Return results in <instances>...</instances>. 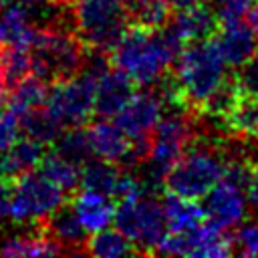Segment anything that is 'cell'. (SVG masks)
Here are the masks:
<instances>
[{
	"label": "cell",
	"mask_w": 258,
	"mask_h": 258,
	"mask_svg": "<svg viewBox=\"0 0 258 258\" xmlns=\"http://www.w3.org/2000/svg\"><path fill=\"white\" fill-rule=\"evenodd\" d=\"M44 145L40 141H34L26 135L18 137L10 147L0 151V175L14 179L22 173L34 171L42 157H44Z\"/></svg>",
	"instance_id": "obj_19"
},
{
	"label": "cell",
	"mask_w": 258,
	"mask_h": 258,
	"mask_svg": "<svg viewBox=\"0 0 258 258\" xmlns=\"http://www.w3.org/2000/svg\"><path fill=\"white\" fill-rule=\"evenodd\" d=\"M97 83V77L89 75L87 71H81L71 79L50 85L46 107L60 121L62 127L85 125L93 117Z\"/></svg>",
	"instance_id": "obj_8"
},
{
	"label": "cell",
	"mask_w": 258,
	"mask_h": 258,
	"mask_svg": "<svg viewBox=\"0 0 258 258\" xmlns=\"http://www.w3.org/2000/svg\"><path fill=\"white\" fill-rule=\"evenodd\" d=\"M8 2H12V0H0V8H2V6H6Z\"/></svg>",
	"instance_id": "obj_37"
},
{
	"label": "cell",
	"mask_w": 258,
	"mask_h": 258,
	"mask_svg": "<svg viewBox=\"0 0 258 258\" xmlns=\"http://www.w3.org/2000/svg\"><path fill=\"white\" fill-rule=\"evenodd\" d=\"M87 254L89 256H99V258H117V256H129V254H139L135 244L119 230H109L103 228L99 232H93L87 240Z\"/></svg>",
	"instance_id": "obj_26"
},
{
	"label": "cell",
	"mask_w": 258,
	"mask_h": 258,
	"mask_svg": "<svg viewBox=\"0 0 258 258\" xmlns=\"http://www.w3.org/2000/svg\"><path fill=\"white\" fill-rule=\"evenodd\" d=\"M125 12L133 26L161 28L169 22L173 8L169 0H125Z\"/></svg>",
	"instance_id": "obj_24"
},
{
	"label": "cell",
	"mask_w": 258,
	"mask_h": 258,
	"mask_svg": "<svg viewBox=\"0 0 258 258\" xmlns=\"http://www.w3.org/2000/svg\"><path fill=\"white\" fill-rule=\"evenodd\" d=\"M135 83L119 69L111 67L97 83V97H95V115L111 119L115 117L137 93Z\"/></svg>",
	"instance_id": "obj_14"
},
{
	"label": "cell",
	"mask_w": 258,
	"mask_h": 258,
	"mask_svg": "<svg viewBox=\"0 0 258 258\" xmlns=\"http://www.w3.org/2000/svg\"><path fill=\"white\" fill-rule=\"evenodd\" d=\"M52 145H54V151H58L67 159L75 161L77 165H83L87 159L93 157L89 129H85L83 125L67 127V131H62Z\"/></svg>",
	"instance_id": "obj_27"
},
{
	"label": "cell",
	"mask_w": 258,
	"mask_h": 258,
	"mask_svg": "<svg viewBox=\"0 0 258 258\" xmlns=\"http://www.w3.org/2000/svg\"><path fill=\"white\" fill-rule=\"evenodd\" d=\"M89 137H91V147L95 157L119 163L121 167H135L133 141L119 127L117 121L99 117L89 125Z\"/></svg>",
	"instance_id": "obj_11"
},
{
	"label": "cell",
	"mask_w": 258,
	"mask_h": 258,
	"mask_svg": "<svg viewBox=\"0 0 258 258\" xmlns=\"http://www.w3.org/2000/svg\"><path fill=\"white\" fill-rule=\"evenodd\" d=\"M38 169H40L42 175H46L50 181H54L60 189H64L71 196L81 185V165H77L75 161L67 159L64 155H60L54 149L44 153Z\"/></svg>",
	"instance_id": "obj_25"
},
{
	"label": "cell",
	"mask_w": 258,
	"mask_h": 258,
	"mask_svg": "<svg viewBox=\"0 0 258 258\" xmlns=\"http://www.w3.org/2000/svg\"><path fill=\"white\" fill-rule=\"evenodd\" d=\"M18 121H20L22 135H26L34 141H40L42 145H52L58 139V135L62 133L60 121L50 113V109L46 105L18 115Z\"/></svg>",
	"instance_id": "obj_23"
},
{
	"label": "cell",
	"mask_w": 258,
	"mask_h": 258,
	"mask_svg": "<svg viewBox=\"0 0 258 258\" xmlns=\"http://www.w3.org/2000/svg\"><path fill=\"white\" fill-rule=\"evenodd\" d=\"M165 111L163 99L155 87H147L133 95V99L115 115L119 127L131 137V141H149L151 133Z\"/></svg>",
	"instance_id": "obj_9"
},
{
	"label": "cell",
	"mask_w": 258,
	"mask_h": 258,
	"mask_svg": "<svg viewBox=\"0 0 258 258\" xmlns=\"http://www.w3.org/2000/svg\"><path fill=\"white\" fill-rule=\"evenodd\" d=\"M214 38L230 69H236L238 64H242L248 56H252L258 50L256 34L248 26V22H242V20L220 24Z\"/></svg>",
	"instance_id": "obj_15"
},
{
	"label": "cell",
	"mask_w": 258,
	"mask_h": 258,
	"mask_svg": "<svg viewBox=\"0 0 258 258\" xmlns=\"http://www.w3.org/2000/svg\"><path fill=\"white\" fill-rule=\"evenodd\" d=\"M71 18L87 48L107 52L129 26L125 0H77L71 6Z\"/></svg>",
	"instance_id": "obj_5"
},
{
	"label": "cell",
	"mask_w": 258,
	"mask_h": 258,
	"mask_svg": "<svg viewBox=\"0 0 258 258\" xmlns=\"http://www.w3.org/2000/svg\"><path fill=\"white\" fill-rule=\"evenodd\" d=\"M62 254L60 246L46 234L42 222L32 224V228L16 232L2 240L0 256H56Z\"/></svg>",
	"instance_id": "obj_18"
},
{
	"label": "cell",
	"mask_w": 258,
	"mask_h": 258,
	"mask_svg": "<svg viewBox=\"0 0 258 258\" xmlns=\"http://www.w3.org/2000/svg\"><path fill=\"white\" fill-rule=\"evenodd\" d=\"M20 121L18 115L8 107V105H0V151H4L6 147H10L18 135H20Z\"/></svg>",
	"instance_id": "obj_31"
},
{
	"label": "cell",
	"mask_w": 258,
	"mask_h": 258,
	"mask_svg": "<svg viewBox=\"0 0 258 258\" xmlns=\"http://www.w3.org/2000/svg\"><path fill=\"white\" fill-rule=\"evenodd\" d=\"M226 137H196L165 177V191L183 198H206L224 177Z\"/></svg>",
	"instance_id": "obj_2"
},
{
	"label": "cell",
	"mask_w": 258,
	"mask_h": 258,
	"mask_svg": "<svg viewBox=\"0 0 258 258\" xmlns=\"http://www.w3.org/2000/svg\"><path fill=\"white\" fill-rule=\"evenodd\" d=\"M202 2H210V0H169V4H171L173 10H181V8H187V6H196V4H202Z\"/></svg>",
	"instance_id": "obj_35"
},
{
	"label": "cell",
	"mask_w": 258,
	"mask_h": 258,
	"mask_svg": "<svg viewBox=\"0 0 258 258\" xmlns=\"http://www.w3.org/2000/svg\"><path fill=\"white\" fill-rule=\"evenodd\" d=\"M228 62L214 36L187 42L173 64V75L179 83L187 107L198 113L202 103L230 77Z\"/></svg>",
	"instance_id": "obj_4"
},
{
	"label": "cell",
	"mask_w": 258,
	"mask_h": 258,
	"mask_svg": "<svg viewBox=\"0 0 258 258\" xmlns=\"http://www.w3.org/2000/svg\"><path fill=\"white\" fill-rule=\"evenodd\" d=\"M185 42L169 24L161 28H143L129 24L113 46L111 64L123 71L137 87H153L175 64Z\"/></svg>",
	"instance_id": "obj_1"
},
{
	"label": "cell",
	"mask_w": 258,
	"mask_h": 258,
	"mask_svg": "<svg viewBox=\"0 0 258 258\" xmlns=\"http://www.w3.org/2000/svg\"><path fill=\"white\" fill-rule=\"evenodd\" d=\"M48 93H50V83H46L42 77H38L36 73L26 75L8 95L6 105L16 113L22 115L30 109L42 107L48 101Z\"/></svg>",
	"instance_id": "obj_22"
},
{
	"label": "cell",
	"mask_w": 258,
	"mask_h": 258,
	"mask_svg": "<svg viewBox=\"0 0 258 258\" xmlns=\"http://www.w3.org/2000/svg\"><path fill=\"white\" fill-rule=\"evenodd\" d=\"M234 81L242 95L258 97V50L234 69Z\"/></svg>",
	"instance_id": "obj_28"
},
{
	"label": "cell",
	"mask_w": 258,
	"mask_h": 258,
	"mask_svg": "<svg viewBox=\"0 0 258 258\" xmlns=\"http://www.w3.org/2000/svg\"><path fill=\"white\" fill-rule=\"evenodd\" d=\"M10 206H12V179L0 175V224L12 220Z\"/></svg>",
	"instance_id": "obj_32"
},
{
	"label": "cell",
	"mask_w": 258,
	"mask_h": 258,
	"mask_svg": "<svg viewBox=\"0 0 258 258\" xmlns=\"http://www.w3.org/2000/svg\"><path fill=\"white\" fill-rule=\"evenodd\" d=\"M113 222L143 256L155 254V248L167 230L163 204L155 196H139L135 200L117 202Z\"/></svg>",
	"instance_id": "obj_6"
},
{
	"label": "cell",
	"mask_w": 258,
	"mask_h": 258,
	"mask_svg": "<svg viewBox=\"0 0 258 258\" xmlns=\"http://www.w3.org/2000/svg\"><path fill=\"white\" fill-rule=\"evenodd\" d=\"M67 202V191L60 189L42 173H22L12 179L10 218L16 224H36L48 218Z\"/></svg>",
	"instance_id": "obj_7"
},
{
	"label": "cell",
	"mask_w": 258,
	"mask_h": 258,
	"mask_svg": "<svg viewBox=\"0 0 258 258\" xmlns=\"http://www.w3.org/2000/svg\"><path fill=\"white\" fill-rule=\"evenodd\" d=\"M224 137L240 141L258 139V97L242 95L236 99L226 117L216 125Z\"/></svg>",
	"instance_id": "obj_17"
},
{
	"label": "cell",
	"mask_w": 258,
	"mask_h": 258,
	"mask_svg": "<svg viewBox=\"0 0 258 258\" xmlns=\"http://www.w3.org/2000/svg\"><path fill=\"white\" fill-rule=\"evenodd\" d=\"M246 191L234 183L220 181L204 202L206 222L220 230H230L236 224H240L248 214V198Z\"/></svg>",
	"instance_id": "obj_10"
},
{
	"label": "cell",
	"mask_w": 258,
	"mask_h": 258,
	"mask_svg": "<svg viewBox=\"0 0 258 258\" xmlns=\"http://www.w3.org/2000/svg\"><path fill=\"white\" fill-rule=\"evenodd\" d=\"M121 171H123V167L119 163H113V161H107L101 157H97V159L91 157L81 165V187L113 198L119 177H121Z\"/></svg>",
	"instance_id": "obj_21"
},
{
	"label": "cell",
	"mask_w": 258,
	"mask_h": 258,
	"mask_svg": "<svg viewBox=\"0 0 258 258\" xmlns=\"http://www.w3.org/2000/svg\"><path fill=\"white\" fill-rule=\"evenodd\" d=\"M246 198L252 210L258 212V153L252 157V167H250V179L246 187Z\"/></svg>",
	"instance_id": "obj_33"
},
{
	"label": "cell",
	"mask_w": 258,
	"mask_h": 258,
	"mask_svg": "<svg viewBox=\"0 0 258 258\" xmlns=\"http://www.w3.org/2000/svg\"><path fill=\"white\" fill-rule=\"evenodd\" d=\"M71 206L77 212L81 224L89 232H99L115 220V202H113V198H109L105 194H99V191H91V189L81 187L73 194Z\"/></svg>",
	"instance_id": "obj_16"
},
{
	"label": "cell",
	"mask_w": 258,
	"mask_h": 258,
	"mask_svg": "<svg viewBox=\"0 0 258 258\" xmlns=\"http://www.w3.org/2000/svg\"><path fill=\"white\" fill-rule=\"evenodd\" d=\"M161 204H163L169 232H185L206 222L204 204H200L194 198H183V196L167 191L161 198Z\"/></svg>",
	"instance_id": "obj_20"
},
{
	"label": "cell",
	"mask_w": 258,
	"mask_h": 258,
	"mask_svg": "<svg viewBox=\"0 0 258 258\" xmlns=\"http://www.w3.org/2000/svg\"><path fill=\"white\" fill-rule=\"evenodd\" d=\"M244 18H246L248 26L252 28V32H254V34H256V38H258V4H252Z\"/></svg>",
	"instance_id": "obj_34"
},
{
	"label": "cell",
	"mask_w": 258,
	"mask_h": 258,
	"mask_svg": "<svg viewBox=\"0 0 258 258\" xmlns=\"http://www.w3.org/2000/svg\"><path fill=\"white\" fill-rule=\"evenodd\" d=\"M210 2L220 18V24L242 20L250 10V6L254 4V0H210Z\"/></svg>",
	"instance_id": "obj_30"
},
{
	"label": "cell",
	"mask_w": 258,
	"mask_h": 258,
	"mask_svg": "<svg viewBox=\"0 0 258 258\" xmlns=\"http://www.w3.org/2000/svg\"><path fill=\"white\" fill-rule=\"evenodd\" d=\"M56 2H58V4H62V6H67V8H71L77 0H56Z\"/></svg>",
	"instance_id": "obj_36"
},
{
	"label": "cell",
	"mask_w": 258,
	"mask_h": 258,
	"mask_svg": "<svg viewBox=\"0 0 258 258\" xmlns=\"http://www.w3.org/2000/svg\"><path fill=\"white\" fill-rule=\"evenodd\" d=\"M32 73L54 85L83 71L87 44L75 30L73 22H56L36 28L28 46Z\"/></svg>",
	"instance_id": "obj_3"
},
{
	"label": "cell",
	"mask_w": 258,
	"mask_h": 258,
	"mask_svg": "<svg viewBox=\"0 0 258 258\" xmlns=\"http://www.w3.org/2000/svg\"><path fill=\"white\" fill-rule=\"evenodd\" d=\"M42 228L60 246L62 254H67V256H83L85 254L87 256L89 230L81 224L71 202L62 204L56 212H52L48 218H44Z\"/></svg>",
	"instance_id": "obj_12"
},
{
	"label": "cell",
	"mask_w": 258,
	"mask_h": 258,
	"mask_svg": "<svg viewBox=\"0 0 258 258\" xmlns=\"http://www.w3.org/2000/svg\"><path fill=\"white\" fill-rule=\"evenodd\" d=\"M167 24L187 44L194 40H204V38L214 36L220 28V18L212 2H202L196 6L181 8V10H173Z\"/></svg>",
	"instance_id": "obj_13"
},
{
	"label": "cell",
	"mask_w": 258,
	"mask_h": 258,
	"mask_svg": "<svg viewBox=\"0 0 258 258\" xmlns=\"http://www.w3.org/2000/svg\"><path fill=\"white\" fill-rule=\"evenodd\" d=\"M234 254L238 256H258V220H246L232 234Z\"/></svg>",
	"instance_id": "obj_29"
}]
</instances>
